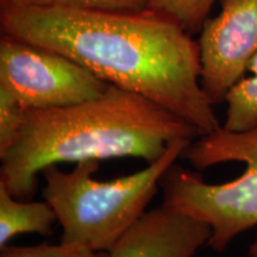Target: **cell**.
I'll use <instances>...</instances> for the list:
<instances>
[{
    "mask_svg": "<svg viewBox=\"0 0 257 257\" xmlns=\"http://www.w3.org/2000/svg\"><path fill=\"white\" fill-rule=\"evenodd\" d=\"M227 102L226 120L223 128L243 134L257 127V76H243L231 86L225 100Z\"/></svg>",
    "mask_w": 257,
    "mask_h": 257,
    "instance_id": "9c48e42d",
    "label": "cell"
},
{
    "mask_svg": "<svg viewBox=\"0 0 257 257\" xmlns=\"http://www.w3.org/2000/svg\"><path fill=\"white\" fill-rule=\"evenodd\" d=\"M56 223L55 211L46 200H19L0 184V248L22 233L51 236Z\"/></svg>",
    "mask_w": 257,
    "mask_h": 257,
    "instance_id": "ba28073f",
    "label": "cell"
},
{
    "mask_svg": "<svg viewBox=\"0 0 257 257\" xmlns=\"http://www.w3.org/2000/svg\"><path fill=\"white\" fill-rule=\"evenodd\" d=\"M192 142L188 138L175 141L156 162L111 181L93 178L99 170L98 160L80 161L72 172H63L57 165L44 168L42 197L62 227L61 243L110 252L147 213L162 176Z\"/></svg>",
    "mask_w": 257,
    "mask_h": 257,
    "instance_id": "3957f363",
    "label": "cell"
},
{
    "mask_svg": "<svg viewBox=\"0 0 257 257\" xmlns=\"http://www.w3.org/2000/svg\"><path fill=\"white\" fill-rule=\"evenodd\" d=\"M219 3L220 12L205 22L198 41L201 87L213 105L243 78L257 50V0Z\"/></svg>",
    "mask_w": 257,
    "mask_h": 257,
    "instance_id": "8992f818",
    "label": "cell"
},
{
    "mask_svg": "<svg viewBox=\"0 0 257 257\" xmlns=\"http://www.w3.org/2000/svg\"><path fill=\"white\" fill-rule=\"evenodd\" d=\"M211 234L205 221L161 205L147 211L107 257H194Z\"/></svg>",
    "mask_w": 257,
    "mask_h": 257,
    "instance_id": "52a82bcc",
    "label": "cell"
},
{
    "mask_svg": "<svg viewBox=\"0 0 257 257\" xmlns=\"http://www.w3.org/2000/svg\"><path fill=\"white\" fill-rule=\"evenodd\" d=\"M110 83L62 54L2 35L0 88L25 110L66 107L98 98Z\"/></svg>",
    "mask_w": 257,
    "mask_h": 257,
    "instance_id": "5b68a950",
    "label": "cell"
},
{
    "mask_svg": "<svg viewBox=\"0 0 257 257\" xmlns=\"http://www.w3.org/2000/svg\"><path fill=\"white\" fill-rule=\"evenodd\" d=\"M108 252L93 251L81 244L42 243L31 246L6 245L0 248V257H107Z\"/></svg>",
    "mask_w": 257,
    "mask_h": 257,
    "instance_id": "4fadbf2b",
    "label": "cell"
},
{
    "mask_svg": "<svg viewBox=\"0 0 257 257\" xmlns=\"http://www.w3.org/2000/svg\"><path fill=\"white\" fill-rule=\"evenodd\" d=\"M248 253H249V257H257V237L255 238V240L250 244Z\"/></svg>",
    "mask_w": 257,
    "mask_h": 257,
    "instance_id": "9a60e30c",
    "label": "cell"
},
{
    "mask_svg": "<svg viewBox=\"0 0 257 257\" xmlns=\"http://www.w3.org/2000/svg\"><path fill=\"white\" fill-rule=\"evenodd\" d=\"M198 131L181 117L146 96L110 85L98 98L66 107L27 110L18 141L0 156V184L29 200L38 173L62 162L136 157L148 165L181 138Z\"/></svg>",
    "mask_w": 257,
    "mask_h": 257,
    "instance_id": "7a4b0ae2",
    "label": "cell"
},
{
    "mask_svg": "<svg viewBox=\"0 0 257 257\" xmlns=\"http://www.w3.org/2000/svg\"><path fill=\"white\" fill-rule=\"evenodd\" d=\"M181 157L197 169L232 161L245 165L232 181L208 184L174 163L160 181L163 206L207 223L212 229L207 246L224 252L237 236L257 226V127L236 134L221 126L193 141Z\"/></svg>",
    "mask_w": 257,
    "mask_h": 257,
    "instance_id": "277c9868",
    "label": "cell"
},
{
    "mask_svg": "<svg viewBox=\"0 0 257 257\" xmlns=\"http://www.w3.org/2000/svg\"><path fill=\"white\" fill-rule=\"evenodd\" d=\"M0 29L4 36L62 54L110 85L146 96L199 136L221 127L201 87L198 41L165 14L0 2Z\"/></svg>",
    "mask_w": 257,
    "mask_h": 257,
    "instance_id": "6da1fadb",
    "label": "cell"
},
{
    "mask_svg": "<svg viewBox=\"0 0 257 257\" xmlns=\"http://www.w3.org/2000/svg\"><path fill=\"white\" fill-rule=\"evenodd\" d=\"M27 110L8 91L0 88V156L15 146L23 130Z\"/></svg>",
    "mask_w": 257,
    "mask_h": 257,
    "instance_id": "8fae6325",
    "label": "cell"
},
{
    "mask_svg": "<svg viewBox=\"0 0 257 257\" xmlns=\"http://www.w3.org/2000/svg\"><path fill=\"white\" fill-rule=\"evenodd\" d=\"M216 0H150L148 8L165 14L188 34L200 32Z\"/></svg>",
    "mask_w": 257,
    "mask_h": 257,
    "instance_id": "30bf717a",
    "label": "cell"
},
{
    "mask_svg": "<svg viewBox=\"0 0 257 257\" xmlns=\"http://www.w3.org/2000/svg\"><path fill=\"white\" fill-rule=\"evenodd\" d=\"M19 5L54 6L87 11H138L149 6L150 0H0Z\"/></svg>",
    "mask_w": 257,
    "mask_h": 257,
    "instance_id": "7c38bea8",
    "label": "cell"
},
{
    "mask_svg": "<svg viewBox=\"0 0 257 257\" xmlns=\"http://www.w3.org/2000/svg\"><path fill=\"white\" fill-rule=\"evenodd\" d=\"M246 70L251 74V75L257 76V50L255 51V54L251 56V59L249 60L248 67H246Z\"/></svg>",
    "mask_w": 257,
    "mask_h": 257,
    "instance_id": "5bb4252c",
    "label": "cell"
}]
</instances>
